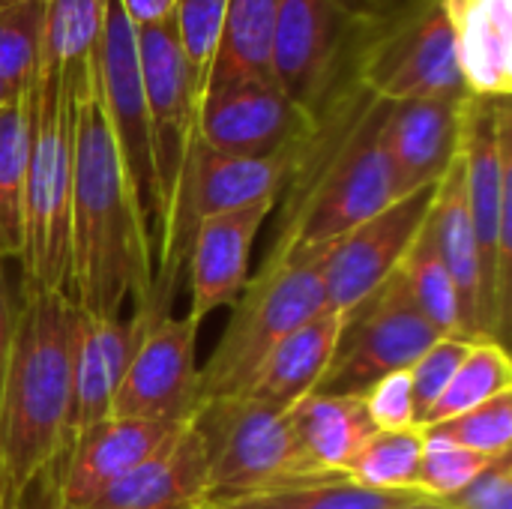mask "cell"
<instances>
[{
  "mask_svg": "<svg viewBox=\"0 0 512 509\" xmlns=\"http://www.w3.org/2000/svg\"><path fill=\"white\" fill-rule=\"evenodd\" d=\"M93 66V63H90ZM153 258L135 210V198L93 90V75L78 87L72 126L69 195V300L96 318H120L132 297H150Z\"/></svg>",
  "mask_w": 512,
  "mask_h": 509,
  "instance_id": "6da1fadb",
  "label": "cell"
},
{
  "mask_svg": "<svg viewBox=\"0 0 512 509\" xmlns=\"http://www.w3.org/2000/svg\"><path fill=\"white\" fill-rule=\"evenodd\" d=\"M72 309L66 294L21 288L0 402V471L12 509L66 447Z\"/></svg>",
  "mask_w": 512,
  "mask_h": 509,
  "instance_id": "7a4b0ae2",
  "label": "cell"
},
{
  "mask_svg": "<svg viewBox=\"0 0 512 509\" xmlns=\"http://www.w3.org/2000/svg\"><path fill=\"white\" fill-rule=\"evenodd\" d=\"M93 63V60H90ZM87 66H57L42 54L27 90L24 162V282L69 297V195L72 126Z\"/></svg>",
  "mask_w": 512,
  "mask_h": 509,
  "instance_id": "3957f363",
  "label": "cell"
},
{
  "mask_svg": "<svg viewBox=\"0 0 512 509\" xmlns=\"http://www.w3.org/2000/svg\"><path fill=\"white\" fill-rule=\"evenodd\" d=\"M324 252L273 246L243 285L213 354L198 369V402L237 396L264 357L324 309Z\"/></svg>",
  "mask_w": 512,
  "mask_h": 509,
  "instance_id": "277c9868",
  "label": "cell"
},
{
  "mask_svg": "<svg viewBox=\"0 0 512 509\" xmlns=\"http://www.w3.org/2000/svg\"><path fill=\"white\" fill-rule=\"evenodd\" d=\"M351 81L384 102L468 96L444 3L381 0L354 48Z\"/></svg>",
  "mask_w": 512,
  "mask_h": 509,
  "instance_id": "5b68a950",
  "label": "cell"
},
{
  "mask_svg": "<svg viewBox=\"0 0 512 509\" xmlns=\"http://www.w3.org/2000/svg\"><path fill=\"white\" fill-rule=\"evenodd\" d=\"M459 156L477 234L492 339H504L512 312V111L510 99H465Z\"/></svg>",
  "mask_w": 512,
  "mask_h": 509,
  "instance_id": "8992f818",
  "label": "cell"
},
{
  "mask_svg": "<svg viewBox=\"0 0 512 509\" xmlns=\"http://www.w3.org/2000/svg\"><path fill=\"white\" fill-rule=\"evenodd\" d=\"M306 147L273 153V156H231V153L210 150L192 132L174 186V198L168 207L153 285L177 291L195 231L213 216L240 210L255 201L279 198V192L294 180Z\"/></svg>",
  "mask_w": 512,
  "mask_h": 509,
  "instance_id": "52a82bcc",
  "label": "cell"
},
{
  "mask_svg": "<svg viewBox=\"0 0 512 509\" xmlns=\"http://www.w3.org/2000/svg\"><path fill=\"white\" fill-rule=\"evenodd\" d=\"M192 423L207 447V509L318 477L306 468L285 411L222 396L198 402Z\"/></svg>",
  "mask_w": 512,
  "mask_h": 509,
  "instance_id": "ba28073f",
  "label": "cell"
},
{
  "mask_svg": "<svg viewBox=\"0 0 512 509\" xmlns=\"http://www.w3.org/2000/svg\"><path fill=\"white\" fill-rule=\"evenodd\" d=\"M90 75L105 120L111 126L156 273V258L162 246V207H159V186L153 168V141H150L147 99H144L141 60H138V36L132 21L117 6V0L105 3Z\"/></svg>",
  "mask_w": 512,
  "mask_h": 509,
  "instance_id": "9c48e42d",
  "label": "cell"
},
{
  "mask_svg": "<svg viewBox=\"0 0 512 509\" xmlns=\"http://www.w3.org/2000/svg\"><path fill=\"white\" fill-rule=\"evenodd\" d=\"M381 3V0H378ZM378 3L357 0H279L273 27L276 87L309 117H321L351 81L354 48Z\"/></svg>",
  "mask_w": 512,
  "mask_h": 509,
  "instance_id": "30bf717a",
  "label": "cell"
},
{
  "mask_svg": "<svg viewBox=\"0 0 512 509\" xmlns=\"http://www.w3.org/2000/svg\"><path fill=\"white\" fill-rule=\"evenodd\" d=\"M174 291L153 288L135 306L141 333L132 348L129 366L117 387L111 417H138L159 423H183L198 408V324L171 315Z\"/></svg>",
  "mask_w": 512,
  "mask_h": 509,
  "instance_id": "8fae6325",
  "label": "cell"
},
{
  "mask_svg": "<svg viewBox=\"0 0 512 509\" xmlns=\"http://www.w3.org/2000/svg\"><path fill=\"white\" fill-rule=\"evenodd\" d=\"M441 333L393 273L375 294L345 315L339 348L318 384V393L363 396L390 372L411 369Z\"/></svg>",
  "mask_w": 512,
  "mask_h": 509,
  "instance_id": "7c38bea8",
  "label": "cell"
},
{
  "mask_svg": "<svg viewBox=\"0 0 512 509\" xmlns=\"http://www.w3.org/2000/svg\"><path fill=\"white\" fill-rule=\"evenodd\" d=\"M435 186L390 201L366 222L345 231L324 252V309L348 315L375 294L399 267L420 234Z\"/></svg>",
  "mask_w": 512,
  "mask_h": 509,
  "instance_id": "4fadbf2b",
  "label": "cell"
},
{
  "mask_svg": "<svg viewBox=\"0 0 512 509\" xmlns=\"http://www.w3.org/2000/svg\"><path fill=\"white\" fill-rule=\"evenodd\" d=\"M135 36H138L150 141H153L162 234H165V219H168V207L174 198V186H177V177H180V168H183V159L195 132V120H198V90L180 54L174 21H165L156 27H138Z\"/></svg>",
  "mask_w": 512,
  "mask_h": 509,
  "instance_id": "5bb4252c",
  "label": "cell"
},
{
  "mask_svg": "<svg viewBox=\"0 0 512 509\" xmlns=\"http://www.w3.org/2000/svg\"><path fill=\"white\" fill-rule=\"evenodd\" d=\"M318 120L297 108L279 87L240 84L210 93L198 105L195 135L216 153L273 156L306 147Z\"/></svg>",
  "mask_w": 512,
  "mask_h": 509,
  "instance_id": "9a60e30c",
  "label": "cell"
},
{
  "mask_svg": "<svg viewBox=\"0 0 512 509\" xmlns=\"http://www.w3.org/2000/svg\"><path fill=\"white\" fill-rule=\"evenodd\" d=\"M141 333V318H96L72 309L69 342V420L66 447L90 426L111 417V405L132 348ZM63 447V453H66Z\"/></svg>",
  "mask_w": 512,
  "mask_h": 509,
  "instance_id": "2e32d148",
  "label": "cell"
},
{
  "mask_svg": "<svg viewBox=\"0 0 512 509\" xmlns=\"http://www.w3.org/2000/svg\"><path fill=\"white\" fill-rule=\"evenodd\" d=\"M276 198L207 219L186 252L183 276L189 282V318L201 324L222 306H234L249 282V252L267 222Z\"/></svg>",
  "mask_w": 512,
  "mask_h": 509,
  "instance_id": "e0dca14e",
  "label": "cell"
},
{
  "mask_svg": "<svg viewBox=\"0 0 512 509\" xmlns=\"http://www.w3.org/2000/svg\"><path fill=\"white\" fill-rule=\"evenodd\" d=\"M465 99H408L387 102L384 150L393 168L396 198L435 186L459 153Z\"/></svg>",
  "mask_w": 512,
  "mask_h": 509,
  "instance_id": "ac0fdd59",
  "label": "cell"
},
{
  "mask_svg": "<svg viewBox=\"0 0 512 509\" xmlns=\"http://www.w3.org/2000/svg\"><path fill=\"white\" fill-rule=\"evenodd\" d=\"M186 423V420H183ZM183 423H159L138 417H108L81 432L66 447L57 495L69 507H81L129 471L159 453Z\"/></svg>",
  "mask_w": 512,
  "mask_h": 509,
  "instance_id": "d6986e66",
  "label": "cell"
},
{
  "mask_svg": "<svg viewBox=\"0 0 512 509\" xmlns=\"http://www.w3.org/2000/svg\"><path fill=\"white\" fill-rule=\"evenodd\" d=\"M426 225L432 231L435 249L456 285V294H459L462 336L465 339H492L486 279H483L477 234L471 225V210H468V195H465V165H462L459 153L450 162V168L444 171V177L435 183Z\"/></svg>",
  "mask_w": 512,
  "mask_h": 509,
  "instance_id": "ffe728a7",
  "label": "cell"
},
{
  "mask_svg": "<svg viewBox=\"0 0 512 509\" xmlns=\"http://www.w3.org/2000/svg\"><path fill=\"white\" fill-rule=\"evenodd\" d=\"M72 509H207V447L192 417L144 465Z\"/></svg>",
  "mask_w": 512,
  "mask_h": 509,
  "instance_id": "44dd1931",
  "label": "cell"
},
{
  "mask_svg": "<svg viewBox=\"0 0 512 509\" xmlns=\"http://www.w3.org/2000/svg\"><path fill=\"white\" fill-rule=\"evenodd\" d=\"M345 315L321 309L315 318L288 333L255 369L249 384L237 393L273 411H291L300 399L318 390L342 339Z\"/></svg>",
  "mask_w": 512,
  "mask_h": 509,
  "instance_id": "7402d4cb",
  "label": "cell"
},
{
  "mask_svg": "<svg viewBox=\"0 0 512 509\" xmlns=\"http://www.w3.org/2000/svg\"><path fill=\"white\" fill-rule=\"evenodd\" d=\"M468 96L510 99L512 0H441Z\"/></svg>",
  "mask_w": 512,
  "mask_h": 509,
  "instance_id": "603a6c76",
  "label": "cell"
},
{
  "mask_svg": "<svg viewBox=\"0 0 512 509\" xmlns=\"http://www.w3.org/2000/svg\"><path fill=\"white\" fill-rule=\"evenodd\" d=\"M285 414L306 468L318 477H345L360 450L378 432L363 396L351 393L315 390Z\"/></svg>",
  "mask_w": 512,
  "mask_h": 509,
  "instance_id": "cb8c5ba5",
  "label": "cell"
},
{
  "mask_svg": "<svg viewBox=\"0 0 512 509\" xmlns=\"http://www.w3.org/2000/svg\"><path fill=\"white\" fill-rule=\"evenodd\" d=\"M276 9H279V0H228L219 48H216L201 99L228 87H240V84L276 87V78H273Z\"/></svg>",
  "mask_w": 512,
  "mask_h": 509,
  "instance_id": "d4e9b609",
  "label": "cell"
},
{
  "mask_svg": "<svg viewBox=\"0 0 512 509\" xmlns=\"http://www.w3.org/2000/svg\"><path fill=\"white\" fill-rule=\"evenodd\" d=\"M27 90L0 105V264L21 261L24 249Z\"/></svg>",
  "mask_w": 512,
  "mask_h": 509,
  "instance_id": "484cf974",
  "label": "cell"
},
{
  "mask_svg": "<svg viewBox=\"0 0 512 509\" xmlns=\"http://www.w3.org/2000/svg\"><path fill=\"white\" fill-rule=\"evenodd\" d=\"M417 492H375L348 477H309L210 509H396Z\"/></svg>",
  "mask_w": 512,
  "mask_h": 509,
  "instance_id": "4316f807",
  "label": "cell"
},
{
  "mask_svg": "<svg viewBox=\"0 0 512 509\" xmlns=\"http://www.w3.org/2000/svg\"><path fill=\"white\" fill-rule=\"evenodd\" d=\"M512 390V360L504 348V342L498 339H474L465 360L459 363L453 381L447 384L444 396L435 402V408L429 411L426 426L459 417L465 411H474L486 402H492L501 393Z\"/></svg>",
  "mask_w": 512,
  "mask_h": 509,
  "instance_id": "83f0119b",
  "label": "cell"
},
{
  "mask_svg": "<svg viewBox=\"0 0 512 509\" xmlns=\"http://www.w3.org/2000/svg\"><path fill=\"white\" fill-rule=\"evenodd\" d=\"M396 273L402 276L408 294L423 309V315L432 321V327L441 336H462V312H459V294L456 285L435 249L432 231L423 222L420 234L408 246L405 258L399 261ZM465 339V336H462Z\"/></svg>",
  "mask_w": 512,
  "mask_h": 509,
  "instance_id": "f1b7e54d",
  "label": "cell"
},
{
  "mask_svg": "<svg viewBox=\"0 0 512 509\" xmlns=\"http://www.w3.org/2000/svg\"><path fill=\"white\" fill-rule=\"evenodd\" d=\"M423 441L426 435L420 426L402 432H375L345 477L375 492H417Z\"/></svg>",
  "mask_w": 512,
  "mask_h": 509,
  "instance_id": "f546056e",
  "label": "cell"
},
{
  "mask_svg": "<svg viewBox=\"0 0 512 509\" xmlns=\"http://www.w3.org/2000/svg\"><path fill=\"white\" fill-rule=\"evenodd\" d=\"M45 0H0V84L21 93L42 63Z\"/></svg>",
  "mask_w": 512,
  "mask_h": 509,
  "instance_id": "4dcf8cb0",
  "label": "cell"
},
{
  "mask_svg": "<svg viewBox=\"0 0 512 509\" xmlns=\"http://www.w3.org/2000/svg\"><path fill=\"white\" fill-rule=\"evenodd\" d=\"M108 0H45L42 54L57 66H87L93 60Z\"/></svg>",
  "mask_w": 512,
  "mask_h": 509,
  "instance_id": "1f68e13d",
  "label": "cell"
},
{
  "mask_svg": "<svg viewBox=\"0 0 512 509\" xmlns=\"http://www.w3.org/2000/svg\"><path fill=\"white\" fill-rule=\"evenodd\" d=\"M225 6L228 0H177L174 6V33L180 54L189 66V75L198 90V102L219 48L222 36V21H225Z\"/></svg>",
  "mask_w": 512,
  "mask_h": 509,
  "instance_id": "d6a6232c",
  "label": "cell"
},
{
  "mask_svg": "<svg viewBox=\"0 0 512 509\" xmlns=\"http://www.w3.org/2000/svg\"><path fill=\"white\" fill-rule=\"evenodd\" d=\"M423 432L441 435V438H447L471 453H480L486 459L507 456L512 447V390L495 396L492 402H486L474 411L432 423Z\"/></svg>",
  "mask_w": 512,
  "mask_h": 509,
  "instance_id": "836d02e7",
  "label": "cell"
},
{
  "mask_svg": "<svg viewBox=\"0 0 512 509\" xmlns=\"http://www.w3.org/2000/svg\"><path fill=\"white\" fill-rule=\"evenodd\" d=\"M423 462H420V477H417V492L432 501H447L456 492H462L492 459L471 453L441 435L423 432Z\"/></svg>",
  "mask_w": 512,
  "mask_h": 509,
  "instance_id": "e575fe53",
  "label": "cell"
},
{
  "mask_svg": "<svg viewBox=\"0 0 512 509\" xmlns=\"http://www.w3.org/2000/svg\"><path fill=\"white\" fill-rule=\"evenodd\" d=\"M474 339H462V336H441L438 342H432L420 360L408 369L411 372V390H414V411H417V426L426 423L429 411L435 408V402L444 396L447 384L453 381L459 363L465 360L468 348Z\"/></svg>",
  "mask_w": 512,
  "mask_h": 509,
  "instance_id": "d590c367",
  "label": "cell"
},
{
  "mask_svg": "<svg viewBox=\"0 0 512 509\" xmlns=\"http://www.w3.org/2000/svg\"><path fill=\"white\" fill-rule=\"evenodd\" d=\"M366 411L372 417V426L378 432H402L417 426V411H414V390H411V372L399 369L375 381L363 393Z\"/></svg>",
  "mask_w": 512,
  "mask_h": 509,
  "instance_id": "8d00e7d4",
  "label": "cell"
},
{
  "mask_svg": "<svg viewBox=\"0 0 512 509\" xmlns=\"http://www.w3.org/2000/svg\"><path fill=\"white\" fill-rule=\"evenodd\" d=\"M447 509H512V456L492 459L462 492L441 501Z\"/></svg>",
  "mask_w": 512,
  "mask_h": 509,
  "instance_id": "74e56055",
  "label": "cell"
},
{
  "mask_svg": "<svg viewBox=\"0 0 512 509\" xmlns=\"http://www.w3.org/2000/svg\"><path fill=\"white\" fill-rule=\"evenodd\" d=\"M15 321H18V300L6 282V270L0 264V402H3V384L9 372L12 342H15Z\"/></svg>",
  "mask_w": 512,
  "mask_h": 509,
  "instance_id": "f35d334b",
  "label": "cell"
},
{
  "mask_svg": "<svg viewBox=\"0 0 512 509\" xmlns=\"http://www.w3.org/2000/svg\"><path fill=\"white\" fill-rule=\"evenodd\" d=\"M123 15L132 21V27H156L171 21L177 0H117Z\"/></svg>",
  "mask_w": 512,
  "mask_h": 509,
  "instance_id": "ab89813d",
  "label": "cell"
},
{
  "mask_svg": "<svg viewBox=\"0 0 512 509\" xmlns=\"http://www.w3.org/2000/svg\"><path fill=\"white\" fill-rule=\"evenodd\" d=\"M396 509H447L441 501H432V498H423V495H417V498H411V501H405L402 507Z\"/></svg>",
  "mask_w": 512,
  "mask_h": 509,
  "instance_id": "60d3db41",
  "label": "cell"
},
{
  "mask_svg": "<svg viewBox=\"0 0 512 509\" xmlns=\"http://www.w3.org/2000/svg\"><path fill=\"white\" fill-rule=\"evenodd\" d=\"M0 509H12L9 507V495H6V483H3V471H0Z\"/></svg>",
  "mask_w": 512,
  "mask_h": 509,
  "instance_id": "b9f144b4",
  "label": "cell"
},
{
  "mask_svg": "<svg viewBox=\"0 0 512 509\" xmlns=\"http://www.w3.org/2000/svg\"><path fill=\"white\" fill-rule=\"evenodd\" d=\"M21 93H24V90H21ZM12 96H18V93H12V90H6V87L0 84V105H6V102H9Z\"/></svg>",
  "mask_w": 512,
  "mask_h": 509,
  "instance_id": "7bdbcfd3",
  "label": "cell"
},
{
  "mask_svg": "<svg viewBox=\"0 0 512 509\" xmlns=\"http://www.w3.org/2000/svg\"><path fill=\"white\" fill-rule=\"evenodd\" d=\"M48 509H72V507H69V504H63V501H60V495L54 492V498H51V504H48Z\"/></svg>",
  "mask_w": 512,
  "mask_h": 509,
  "instance_id": "ee69618b",
  "label": "cell"
},
{
  "mask_svg": "<svg viewBox=\"0 0 512 509\" xmlns=\"http://www.w3.org/2000/svg\"><path fill=\"white\" fill-rule=\"evenodd\" d=\"M357 3H378V0H357Z\"/></svg>",
  "mask_w": 512,
  "mask_h": 509,
  "instance_id": "f6af8a7d",
  "label": "cell"
},
{
  "mask_svg": "<svg viewBox=\"0 0 512 509\" xmlns=\"http://www.w3.org/2000/svg\"><path fill=\"white\" fill-rule=\"evenodd\" d=\"M384 3H399V0H384Z\"/></svg>",
  "mask_w": 512,
  "mask_h": 509,
  "instance_id": "bcb514c9",
  "label": "cell"
}]
</instances>
